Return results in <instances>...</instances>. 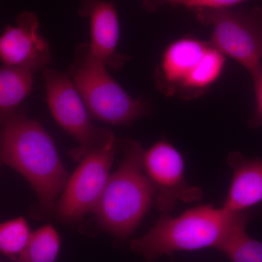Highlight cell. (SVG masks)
<instances>
[{
	"mask_svg": "<svg viewBox=\"0 0 262 262\" xmlns=\"http://www.w3.org/2000/svg\"><path fill=\"white\" fill-rule=\"evenodd\" d=\"M248 0H145L144 5L147 10H155L163 5H182L190 9H226L241 4Z\"/></svg>",
	"mask_w": 262,
	"mask_h": 262,
	"instance_id": "17",
	"label": "cell"
},
{
	"mask_svg": "<svg viewBox=\"0 0 262 262\" xmlns=\"http://www.w3.org/2000/svg\"><path fill=\"white\" fill-rule=\"evenodd\" d=\"M31 235L28 223L21 217L0 224V252L18 256L28 244Z\"/></svg>",
	"mask_w": 262,
	"mask_h": 262,
	"instance_id": "16",
	"label": "cell"
},
{
	"mask_svg": "<svg viewBox=\"0 0 262 262\" xmlns=\"http://www.w3.org/2000/svg\"><path fill=\"white\" fill-rule=\"evenodd\" d=\"M117 147V139L113 135L80 160L57 203L56 215L60 220L69 223L78 222L94 211L110 178Z\"/></svg>",
	"mask_w": 262,
	"mask_h": 262,
	"instance_id": "8",
	"label": "cell"
},
{
	"mask_svg": "<svg viewBox=\"0 0 262 262\" xmlns=\"http://www.w3.org/2000/svg\"><path fill=\"white\" fill-rule=\"evenodd\" d=\"M0 59L6 66L34 73L45 70L51 60L47 41L39 34L37 15L24 12L15 26L8 27L0 37Z\"/></svg>",
	"mask_w": 262,
	"mask_h": 262,
	"instance_id": "10",
	"label": "cell"
},
{
	"mask_svg": "<svg viewBox=\"0 0 262 262\" xmlns=\"http://www.w3.org/2000/svg\"><path fill=\"white\" fill-rule=\"evenodd\" d=\"M46 96L53 117L79 144L72 151L80 160L91 150L103 145L114 135L112 131L98 128L91 122L87 108L69 75L45 69Z\"/></svg>",
	"mask_w": 262,
	"mask_h": 262,
	"instance_id": "7",
	"label": "cell"
},
{
	"mask_svg": "<svg viewBox=\"0 0 262 262\" xmlns=\"http://www.w3.org/2000/svg\"><path fill=\"white\" fill-rule=\"evenodd\" d=\"M0 123H1V122H0Z\"/></svg>",
	"mask_w": 262,
	"mask_h": 262,
	"instance_id": "19",
	"label": "cell"
},
{
	"mask_svg": "<svg viewBox=\"0 0 262 262\" xmlns=\"http://www.w3.org/2000/svg\"><path fill=\"white\" fill-rule=\"evenodd\" d=\"M225 65V55L209 42L182 38L164 52L155 83L167 96L196 98L220 78Z\"/></svg>",
	"mask_w": 262,
	"mask_h": 262,
	"instance_id": "5",
	"label": "cell"
},
{
	"mask_svg": "<svg viewBox=\"0 0 262 262\" xmlns=\"http://www.w3.org/2000/svg\"><path fill=\"white\" fill-rule=\"evenodd\" d=\"M69 76L87 111L95 119L113 125H127L144 116L147 104L127 94L90 50L77 48Z\"/></svg>",
	"mask_w": 262,
	"mask_h": 262,
	"instance_id": "4",
	"label": "cell"
},
{
	"mask_svg": "<svg viewBox=\"0 0 262 262\" xmlns=\"http://www.w3.org/2000/svg\"><path fill=\"white\" fill-rule=\"evenodd\" d=\"M33 72L5 66L0 69V112L13 110L32 89Z\"/></svg>",
	"mask_w": 262,
	"mask_h": 262,
	"instance_id": "13",
	"label": "cell"
},
{
	"mask_svg": "<svg viewBox=\"0 0 262 262\" xmlns=\"http://www.w3.org/2000/svg\"><path fill=\"white\" fill-rule=\"evenodd\" d=\"M60 249V237L56 229L46 225L32 233L17 262H55Z\"/></svg>",
	"mask_w": 262,
	"mask_h": 262,
	"instance_id": "15",
	"label": "cell"
},
{
	"mask_svg": "<svg viewBox=\"0 0 262 262\" xmlns=\"http://www.w3.org/2000/svg\"><path fill=\"white\" fill-rule=\"evenodd\" d=\"M198 20L211 26L210 43L225 56L233 58L251 74L262 73V10L192 9Z\"/></svg>",
	"mask_w": 262,
	"mask_h": 262,
	"instance_id": "6",
	"label": "cell"
},
{
	"mask_svg": "<svg viewBox=\"0 0 262 262\" xmlns=\"http://www.w3.org/2000/svg\"><path fill=\"white\" fill-rule=\"evenodd\" d=\"M248 222L241 221L218 248L232 262H262V243L248 235Z\"/></svg>",
	"mask_w": 262,
	"mask_h": 262,
	"instance_id": "14",
	"label": "cell"
},
{
	"mask_svg": "<svg viewBox=\"0 0 262 262\" xmlns=\"http://www.w3.org/2000/svg\"><path fill=\"white\" fill-rule=\"evenodd\" d=\"M253 80L256 106L252 118L250 120V125L253 127H258L262 125V73L253 78Z\"/></svg>",
	"mask_w": 262,
	"mask_h": 262,
	"instance_id": "18",
	"label": "cell"
},
{
	"mask_svg": "<svg viewBox=\"0 0 262 262\" xmlns=\"http://www.w3.org/2000/svg\"><path fill=\"white\" fill-rule=\"evenodd\" d=\"M228 163L233 177L223 208L229 213L245 211L262 201V159L232 152Z\"/></svg>",
	"mask_w": 262,
	"mask_h": 262,
	"instance_id": "12",
	"label": "cell"
},
{
	"mask_svg": "<svg viewBox=\"0 0 262 262\" xmlns=\"http://www.w3.org/2000/svg\"><path fill=\"white\" fill-rule=\"evenodd\" d=\"M124 155L110 175L94 212L98 225L119 237L137 228L149 211L155 189L144 166V150L136 141H123Z\"/></svg>",
	"mask_w": 262,
	"mask_h": 262,
	"instance_id": "3",
	"label": "cell"
},
{
	"mask_svg": "<svg viewBox=\"0 0 262 262\" xmlns=\"http://www.w3.org/2000/svg\"><path fill=\"white\" fill-rule=\"evenodd\" d=\"M0 160L28 181L46 211L53 208L70 178L47 131L26 117H13L5 124Z\"/></svg>",
	"mask_w": 262,
	"mask_h": 262,
	"instance_id": "1",
	"label": "cell"
},
{
	"mask_svg": "<svg viewBox=\"0 0 262 262\" xmlns=\"http://www.w3.org/2000/svg\"><path fill=\"white\" fill-rule=\"evenodd\" d=\"M144 166L155 189L157 206L163 215L170 213L179 201H199L203 196L199 188L188 184L182 155L167 141H160L144 151Z\"/></svg>",
	"mask_w": 262,
	"mask_h": 262,
	"instance_id": "9",
	"label": "cell"
},
{
	"mask_svg": "<svg viewBox=\"0 0 262 262\" xmlns=\"http://www.w3.org/2000/svg\"><path fill=\"white\" fill-rule=\"evenodd\" d=\"M80 11L91 20L92 54L106 67L121 68L127 58L117 51L120 25L115 5L104 0H84Z\"/></svg>",
	"mask_w": 262,
	"mask_h": 262,
	"instance_id": "11",
	"label": "cell"
},
{
	"mask_svg": "<svg viewBox=\"0 0 262 262\" xmlns=\"http://www.w3.org/2000/svg\"><path fill=\"white\" fill-rule=\"evenodd\" d=\"M246 211L229 213L223 208L198 206L176 218L163 215L147 233L130 242L134 252L146 262L178 251L206 248L218 249L241 221Z\"/></svg>",
	"mask_w": 262,
	"mask_h": 262,
	"instance_id": "2",
	"label": "cell"
}]
</instances>
